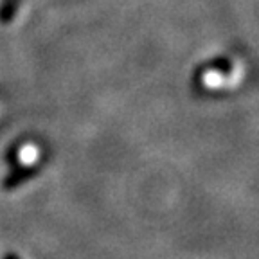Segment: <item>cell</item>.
Listing matches in <instances>:
<instances>
[]
</instances>
